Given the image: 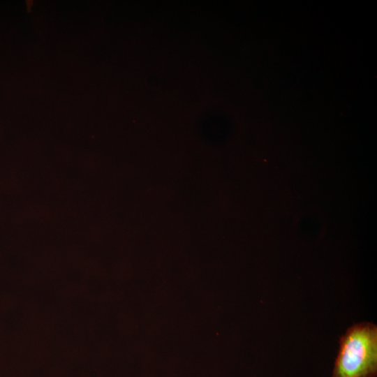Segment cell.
Returning <instances> with one entry per match:
<instances>
[{"instance_id": "1", "label": "cell", "mask_w": 377, "mask_h": 377, "mask_svg": "<svg viewBox=\"0 0 377 377\" xmlns=\"http://www.w3.org/2000/svg\"><path fill=\"white\" fill-rule=\"evenodd\" d=\"M377 376V326L364 322L348 328L340 338L332 377Z\"/></svg>"}]
</instances>
